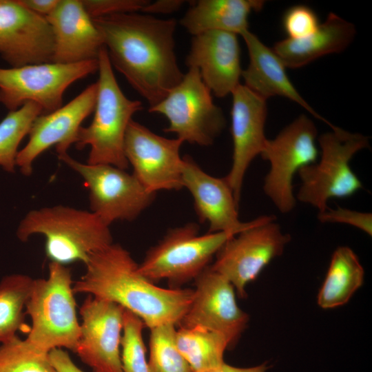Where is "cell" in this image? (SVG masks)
Returning a JSON list of instances; mask_svg holds the SVG:
<instances>
[{
    "mask_svg": "<svg viewBox=\"0 0 372 372\" xmlns=\"http://www.w3.org/2000/svg\"><path fill=\"white\" fill-rule=\"evenodd\" d=\"M124 310L114 302L91 295L80 308L81 335L74 352L94 372H122Z\"/></svg>",
    "mask_w": 372,
    "mask_h": 372,
    "instance_id": "obj_16",
    "label": "cell"
},
{
    "mask_svg": "<svg viewBox=\"0 0 372 372\" xmlns=\"http://www.w3.org/2000/svg\"><path fill=\"white\" fill-rule=\"evenodd\" d=\"M264 5L262 0H199L192 3L180 23L193 37L212 30L241 35L249 30V14Z\"/></svg>",
    "mask_w": 372,
    "mask_h": 372,
    "instance_id": "obj_24",
    "label": "cell"
},
{
    "mask_svg": "<svg viewBox=\"0 0 372 372\" xmlns=\"http://www.w3.org/2000/svg\"><path fill=\"white\" fill-rule=\"evenodd\" d=\"M182 179L183 187L193 196L200 221L209 224V232L238 234L254 223L255 219L239 220L238 204L225 178L208 174L189 156L183 158Z\"/></svg>",
    "mask_w": 372,
    "mask_h": 372,
    "instance_id": "obj_20",
    "label": "cell"
},
{
    "mask_svg": "<svg viewBox=\"0 0 372 372\" xmlns=\"http://www.w3.org/2000/svg\"><path fill=\"white\" fill-rule=\"evenodd\" d=\"M185 1L180 0H159L149 3L143 10L142 12L147 14L162 13L169 14L178 10Z\"/></svg>",
    "mask_w": 372,
    "mask_h": 372,
    "instance_id": "obj_37",
    "label": "cell"
},
{
    "mask_svg": "<svg viewBox=\"0 0 372 372\" xmlns=\"http://www.w3.org/2000/svg\"><path fill=\"white\" fill-rule=\"evenodd\" d=\"M34 279L24 274H11L0 282V342L17 337L23 324L26 303Z\"/></svg>",
    "mask_w": 372,
    "mask_h": 372,
    "instance_id": "obj_27",
    "label": "cell"
},
{
    "mask_svg": "<svg viewBox=\"0 0 372 372\" xmlns=\"http://www.w3.org/2000/svg\"><path fill=\"white\" fill-rule=\"evenodd\" d=\"M176 325L165 324L150 329V372H194L176 344Z\"/></svg>",
    "mask_w": 372,
    "mask_h": 372,
    "instance_id": "obj_29",
    "label": "cell"
},
{
    "mask_svg": "<svg viewBox=\"0 0 372 372\" xmlns=\"http://www.w3.org/2000/svg\"><path fill=\"white\" fill-rule=\"evenodd\" d=\"M92 18L118 13L142 12L150 1L147 0H81Z\"/></svg>",
    "mask_w": 372,
    "mask_h": 372,
    "instance_id": "obj_33",
    "label": "cell"
},
{
    "mask_svg": "<svg viewBox=\"0 0 372 372\" xmlns=\"http://www.w3.org/2000/svg\"><path fill=\"white\" fill-rule=\"evenodd\" d=\"M318 142L320 161L298 171L302 183L296 198L321 212L329 207V199L349 197L363 188L349 163L357 152L369 148V137L335 126Z\"/></svg>",
    "mask_w": 372,
    "mask_h": 372,
    "instance_id": "obj_6",
    "label": "cell"
},
{
    "mask_svg": "<svg viewBox=\"0 0 372 372\" xmlns=\"http://www.w3.org/2000/svg\"><path fill=\"white\" fill-rule=\"evenodd\" d=\"M145 327L139 317L127 309L124 310L121 341L122 372H150L143 337Z\"/></svg>",
    "mask_w": 372,
    "mask_h": 372,
    "instance_id": "obj_31",
    "label": "cell"
},
{
    "mask_svg": "<svg viewBox=\"0 0 372 372\" xmlns=\"http://www.w3.org/2000/svg\"><path fill=\"white\" fill-rule=\"evenodd\" d=\"M183 143L159 136L132 119L125 132L124 154L133 174L148 192L177 191L183 187L180 156Z\"/></svg>",
    "mask_w": 372,
    "mask_h": 372,
    "instance_id": "obj_13",
    "label": "cell"
},
{
    "mask_svg": "<svg viewBox=\"0 0 372 372\" xmlns=\"http://www.w3.org/2000/svg\"><path fill=\"white\" fill-rule=\"evenodd\" d=\"M98 70V59L0 68V103L14 111L33 102L41 106L43 114L52 112L63 105V94L72 83Z\"/></svg>",
    "mask_w": 372,
    "mask_h": 372,
    "instance_id": "obj_8",
    "label": "cell"
},
{
    "mask_svg": "<svg viewBox=\"0 0 372 372\" xmlns=\"http://www.w3.org/2000/svg\"><path fill=\"white\" fill-rule=\"evenodd\" d=\"M318 219L323 223H342L353 226L369 236H372V214L338 207H327L318 212Z\"/></svg>",
    "mask_w": 372,
    "mask_h": 372,
    "instance_id": "obj_34",
    "label": "cell"
},
{
    "mask_svg": "<svg viewBox=\"0 0 372 372\" xmlns=\"http://www.w3.org/2000/svg\"><path fill=\"white\" fill-rule=\"evenodd\" d=\"M49 359L56 372H84L62 349H54L48 353Z\"/></svg>",
    "mask_w": 372,
    "mask_h": 372,
    "instance_id": "obj_35",
    "label": "cell"
},
{
    "mask_svg": "<svg viewBox=\"0 0 372 372\" xmlns=\"http://www.w3.org/2000/svg\"><path fill=\"white\" fill-rule=\"evenodd\" d=\"M316 12L304 5H297L287 10L282 17V25L288 38L299 39L306 37L319 26Z\"/></svg>",
    "mask_w": 372,
    "mask_h": 372,
    "instance_id": "obj_32",
    "label": "cell"
},
{
    "mask_svg": "<svg viewBox=\"0 0 372 372\" xmlns=\"http://www.w3.org/2000/svg\"><path fill=\"white\" fill-rule=\"evenodd\" d=\"M0 372H56L48 353L17 336L0 346Z\"/></svg>",
    "mask_w": 372,
    "mask_h": 372,
    "instance_id": "obj_30",
    "label": "cell"
},
{
    "mask_svg": "<svg viewBox=\"0 0 372 372\" xmlns=\"http://www.w3.org/2000/svg\"><path fill=\"white\" fill-rule=\"evenodd\" d=\"M47 279L34 280L25 314L32 320L25 339L31 346L48 353L54 349L74 352L81 335L70 269L50 262Z\"/></svg>",
    "mask_w": 372,
    "mask_h": 372,
    "instance_id": "obj_5",
    "label": "cell"
},
{
    "mask_svg": "<svg viewBox=\"0 0 372 372\" xmlns=\"http://www.w3.org/2000/svg\"><path fill=\"white\" fill-rule=\"evenodd\" d=\"M43 113L40 105L29 102L9 111L0 122V166L4 170L14 172L19 145L28 135L35 118Z\"/></svg>",
    "mask_w": 372,
    "mask_h": 372,
    "instance_id": "obj_28",
    "label": "cell"
},
{
    "mask_svg": "<svg viewBox=\"0 0 372 372\" xmlns=\"http://www.w3.org/2000/svg\"><path fill=\"white\" fill-rule=\"evenodd\" d=\"M185 64L199 70L203 81L216 96L231 94L240 84L242 71L238 35L212 30L194 36Z\"/></svg>",
    "mask_w": 372,
    "mask_h": 372,
    "instance_id": "obj_19",
    "label": "cell"
},
{
    "mask_svg": "<svg viewBox=\"0 0 372 372\" xmlns=\"http://www.w3.org/2000/svg\"><path fill=\"white\" fill-rule=\"evenodd\" d=\"M112 68L152 107L182 81L175 53L174 19L118 13L92 19Z\"/></svg>",
    "mask_w": 372,
    "mask_h": 372,
    "instance_id": "obj_1",
    "label": "cell"
},
{
    "mask_svg": "<svg viewBox=\"0 0 372 372\" xmlns=\"http://www.w3.org/2000/svg\"><path fill=\"white\" fill-rule=\"evenodd\" d=\"M85 274L72 286L74 293L114 302L138 317L149 329L178 325L192 302L194 289L163 288L141 273L130 252L114 244L91 255Z\"/></svg>",
    "mask_w": 372,
    "mask_h": 372,
    "instance_id": "obj_2",
    "label": "cell"
},
{
    "mask_svg": "<svg viewBox=\"0 0 372 372\" xmlns=\"http://www.w3.org/2000/svg\"><path fill=\"white\" fill-rule=\"evenodd\" d=\"M96 96V82L65 105L35 118L28 134V141L16 158V165L23 175L32 174L33 162L50 147L55 146L58 155L68 153L76 141L83 121L94 112Z\"/></svg>",
    "mask_w": 372,
    "mask_h": 372,
    "instance_id": "obj_15",
    "label": "cell"
},
{
    "mask_svg": "<svg viewBox=\"0 0 372 372\" xmlns=\"http://www.w3.org/2000/svg\"><path fill=\"white\" fill-rule=\"evenodd\" d=\"M364 270L355 253L349 247H338L317 296V303L324 309L347 304L362 287Z\"/></svg>",
    "mask_w": 372,
    "mask_h": 372,
    "instance_id": "obj_25",
    "label": "cell"
},
{
    "mask_svg": "<svg viewBox=\"0 0 372 372\" xmlns=\"http://www.w3.org/2000/svg\"><path fill=\"white\" fill-rule=\"evenodd\" d=\"M317 128L311 119L301 114L273 138L267 139L261 153L269 162L265 177L263 191L278 211H291L296 204L293 179L298 171L316 162Z\"/></svg>",
    "mask_w": 372,
    "mask_h": 372,
    "instance_id": "obj_10",
    "label": "cell"
},
{
    "mask_svg": "<svg viewBox=\"0 0 372 372\" xmlns=\"http://www.w3.org/2000/svg\"><path fill=\"white\" fill-rule=\"evenodd\" d=\"M34 234L45 236L50 262L63 265L85 264L91 255L113 243L109 226L96 215L65 205L30 211L20 222L17 236L26 242Z\"/></svg>",
    "mask_w": 372,
    "mask_h": 372,
    "instance_id": "obj_3",
    "label": "cell"
},
{
    "mask_svg": "<svg viewBox=\"0 0 372 372\" xmlns=\"http://www.w3.org/2000/svg\"><path fill=\"white\" fill-rule=\"evenodd\" d=\"M273 216H262L254 223L229 238L216 254L211 268L225 276L240 298H246V287L262 269L280 256L291 240Z\"/></svg>",
    "mask_w": 372,
    "mask_h": 372,
    "instance_id": "obj_11",
    "label": "cell"
},
{
    "mask_svg": "<svg viewBox=\"0 0 372 372\" xmlns=\"http://www.w3.org/2000/svg\"><path fill=\"white\" fill-rule=\"evenodd\" d=\"M269 369V365L267 363L251 367H237L224 362L219 366L196 372H267Z\"/></svg>",
    "mask_w": 372,
    "mask_h": 372,
    "instance_id": "obj_38",
    "label": "cell"
},
{
    "mask_svg": "<svg viewBox=\"0 0 372 372\" xmlns=\"http://www.w3.org/2000/svg\"><path fill=\"white\" fill-rule=\"evenodd\" d=\"M176 344L194 372L215 367L225 362L224 353L229 348L226 338L203 327H179Z\"/></svg>",
    "mask_w": 372,
    "mask_h": 372,
    "instance_id": "obj_26",
    "label": "cell"
},
{
    "mask_svg": "<svg viewBox=\"0 0 372 372\" xmlns=\"http://www.w3.org/2000/svg\"><path fill=\"white\" fill-rule=\"evenodd\" d=\"M45 19L54 39L52 62L69 64L98 59L103 39L81 0H59Z\"/></svg>",
    "mask_w": 372,
    "mask_h": 372,
    "instance_id": "obj_21",
    "label": "cell"
},
{
    "mask_svg": "<svg viewBox=\"0 0 372 372\" xmlns=\"http://www.w3.org/2000/svg\"><path fill=\"white\" fill-rule=\"evenodd\" d=\"M54 39L45 17L19 0H0V56L11 68L52 62Z\"/></svg>",
    "mask_w": 372,
    "mask_h": 372,
    "instance_id": "obj_17",
    "label": "cell"
},
{
    "mask_svg": "<svg viewBox=\"0 0 372 372\" xmlns=\"http://www.w3.org/2000/svg\"><path fill=\"white\" fill-rule=\"evenodd\" d=\"M196 223L172 229L151 247L138 265L142 275L155 282L165 279L170 288L194 280L210 265L222 246L237 234L232 231L199 234Z\"/></svg>",
    "mask_w": 372,
    "mask_h": 372,
    "instance_id": "obj_7",
    "label": "cell"
},
{
    "mask_svg": "<svg viewBox=\"0 0 372 372\" xmlns=\"http://www.w3.org/2000/svg\"><path fill=\"white\" fill-rule=\"evenodd\" d=\"M97 96L91 123L81 126L75 143L78 149L90 147L87 163L111 165L126 169L125 132L133 115L143 109L138 100L128 99L119 87L107 50L99 54Z\"/></svg>",
    "mask_w": 372,
    "mask_h": 372,
    "instance_id": "obj_4",
    "label": "cell"
},
{
    "mask_svg": "<svg viewBox=\"0 0 372 372\" xmlns=\"http://www.w3.org/2000/svg\"><path fill=\"white\" fill-rule=\"evenodd\" d=\"M19 1L31 12L45 18L56 8L59 0H19Z\"/></svg>",
    "mask_w": 372,
    "mask_h": 372,
    "instance_id": "obj_36",
    "label": "cell"
},
{
    "mask_svg": "<svg viewBox=\"0 0 372 372\" xmlns=\"http://www.w3.org/2000/svg\"><path fill=\"white\" fill-rule=\"evenodd\" d=\"M149 112L167 118L165 132L175 133L183 142L200 146L212 145L226 126L221 108L214 104L199 70L193 67L159 103L149 107Z\"/></svg>",
    "mask_w": 372,
    "mask_h": 372,
    "instance_id": "obj_9",
    "label": "cell"
},
{
    "mask_svg": "<svg viewBox=\"0 0 372 372\" xmlns=\"http://www.w3.org/2000/svg\"><path fill=\"white\" fill-rule=\"evenodd\" d=\"M194 281L192 302L178 326L218 332L226 338L229 348L235 346L249 318L238 305L234 286L210 265Z\"/></svg>",
    "mask_w": 372,
    "mask_h": 372,
    "instance_id": "obj_14",
    "label": "cell"
},
{
    "mask_svg": "<svg viewBox=\"0 0 372 372\" xmlns=\"http://www.w3.org/2000/svg\"><path fill=\"white\" fill-rule=\"evenodd\" d=\"M231 95L233 156L225 178L238 204L245 173L252 161L261 154L267 140L265 133L267 108L266 100L245 85L240 84Z\"/></svg>",
    "mask_w": 372,
    "mask_h": 372,
    "instance_id": "obj_18",
    "label": "cell"
},
{
    "mask_svg": "<svg viewBox=\"0 0 372 372\" xmlns=\"http://www.w3.org/2000/svg\"><path fill=\"white\" fill-rule=\"evenodd\" d=\"M355 32L353 23L331 12L310 35L279 41L272 49L286 68H299L324 55L344 51L353 41Z\"/></svg>",
    "mask_w": 372,
    "mask_h": 372,
    "instance_id": "obj_23",
    "label": "cell"
},
{
    "mask_svg": "<svg viewBox=\"0 0 372 372\" xmlns=\"http://www.w3.org/2000/svg\"><path fill=\"white\" fill-rule=\"evenodd\" d=\"M58 158L77 172L89 190L90 209L106 225L116 220L136 219L154 201L133 174L111 165L79 162L68 153Z\"/></svg>",
    "mask_w": 372,
    "mask_h": 372,
    "instance_id": "obj_12",
    "label": "cell"
},
{
    "mask_svg": "<svg viewBox=\"0 0 372 372\" xmlns=\"http://www.w3.org/2000/svg\"><path fill=\"white\" fill-rule=\"evenodd\" d=\"M241 36L249 56V63L241 74L246 87L266 101L276 96L288 99L331 128L335 127L316 112L300 94L287 74L286 66L272 48L264 44L249 30Z\"/></svg>",
    "mask_w": 372,
    "mask_h": 372,
    "instance_id": "obj_22",
    "label": "cell"
}]
</instances>
